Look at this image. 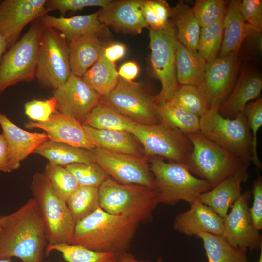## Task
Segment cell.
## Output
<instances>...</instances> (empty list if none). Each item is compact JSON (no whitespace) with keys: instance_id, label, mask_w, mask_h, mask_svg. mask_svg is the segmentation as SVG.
I'll list each match as a JSON object with an SVG mask.
<instances>
[{"instance_id":"cell-1","label":"cell","mask_w":262,"mask_h":262,"mask_svg":"<svg viewBox=\"0 0 262 262\" xmlns=\"http://www.w3.org/2000/svg\"><path fill=\"white\" fill-rule=\"evenodd\" d=\"M47 242L44 221L33 198L14 212L0 216V259L44 262Z\"/></svg>"},{"instance_id":"cell-2","label":"cell","mask_w":262,"mask_h":262,"mask_svg":"<svg viewBox=\"0 0 262 262\" xmlns=\"http://www.w3.org/2000/svg\"><path fill=\"white\" fill-rule=\"evenodd\" d=\"M139 223L100 207L76 223L71 244L101 252H126Z\"/></svg>"},{"instance_id":"cell-3","label":"cell","mask_w":262,"mask_h":262,"mask_svg":"<svg viewBox=\"0 0 262 262\" xmlns=\"http://www.w3.org/2000/svg\"><path fill=\"white\" fill-rule=\"evenodd\" d=\"M100 207L114 215L138 223L150 221L159 203L154 189L137 184L120 183L108 177L98 188Z\"/></svg>"},{"instance_id":"cell-4","label":"cell","mask_w":262,"mask_h":262,"mask_svg":"<svg viewBox=\"0 0 262 262\" xmlns=\"http://www.w3.org/2000/svg\"><path fill=\"white\" fill-rule=\"evenodd\" d=\"M188 137L193 151L186 167L212 188L225 179L247 171L249 160L236 156L206 139L201 133Z\"/></svg>"},{"instance_id":"cell-5","label":"cell","mask_w":262,"mask_h":262,"mask_svg":"<svg viewBox=\"0 0 262 262\" xmlns=\"http://www.w3.org/2000/svg\"><path fill=\"white\" fill-rule=\"evenodd\" d=\"M150 162L159 203L173 205L183 201L190 205L212 188L206 180L196 177L180 164L166 162L158 157Z\"/></svg>"},{"instance_id":"cell-6","label":"cell","mask_w":262,"mask_h":262,"mask_svg":"<svg viewBox=\"0 0 262 262\" xmlns=\"http://www.w3.org/2000/svg\"><path fill=\"white\" fill-rule=\"evenodd\" d=\"M30 189L42 215L49 244H71L76 222L67 203L55 195L44 173L33 175Z\"/></svg>"},{"instance_id":"cell-7","label":"cell","mask_w":262,"mask_h":262,"mask_svg":"<svg viewBox=\"0 0 262 262\" xmlns=\"http://www.w3.org/2000/svg\"><path fill=\"white\" fill-rule=\"evenodd\" d=\"M200 130L206 139L226 151L252 161V136L243 113L230 119L223 116L219 108L212 107L200 118Z\"/></svg>"},{"instance_id":"cell-8","label":"cell","mask_w":262,"mask_h":262,"mask_svg":"<svg viewBox=\"0 0 262 262\" xmlns=\"http://www.w3.org/2000/svg\"><path fill=\"white\" fill-rule=\"evenodd\" d=\"M44 24L37 19L9 49L0 62V94L7 87L35 78Z\"/></svg>"},{"instance_id":"cell-9","label":"cell","mask_w":262,"mask_h":262,"mask_svg":"<svg viewBox=\"0 0 262 262\" xmlns=\"http://www.w3.org/2000/svg\"><path fill=\"white\" fill-rule=\"evenodd\" d=\"M71 73L68 41L58 31L44 25L35 78L43 86L55 90L66 82Z\"/></svg>"},{"instance_id":"cell-10","label":"cell","mask_w":262,"mask_h":262,"mask_svg":"<svg viewBox=\"0 0 262 262\" xmlns=\"http://www.w3.org/2000/svg\"><path fill=\"white\" fill-rule=\"evenodd\" d=\"M131 133L143 147L146 156L164 157L185 167L193 145L187 136L162 123L136 124Z\"/></svg>"},{"instance_id":"cell-11","label":"cell","mask_w":262,"mask_h":262,"mask_svg":"<svg viewBox=\"0 0 262 262\" xmlns=\"http://www.w3.org/2000/svg\"><path fill=\"white\" fill-rule=\"evenodd\" d=\"M149 30L151 62L161 85V90L156 96L157 104L172 99L180 87L175 67L178 40L172 23L164 29Z\"/></svg>"},{"instance_id":"cell-12","label":"cell","mask_w":262,"mask_h":262,"mask_svg":"<svg viewBox=\"0 0 262 262\" xmlns=\"http://www.w3.org/2000/svg\"><path fill=\"white\" fill-rule=\"evenodd\" d=\"M101 102L136 124L160 123L156 112V96L148 95L132 81L119 77L115 87L101 96Z\"/></svg>"},{"instance_id":"cell-13","label":"cell","mask_w":262,"mask_h":262,"mask_svg":"<svg viewBox=\"0 0 262 262\" xmlns=\"http://www.w3.org/2000/svg\"><path fill=\"white\" fill-rule=\"evenodd\" d=\"M92 152L95 162L117 182L154 189V176L146 157L114 152L98 147H96Z\"/></svg>"},{"instance_id":"cell-14","label":"cell","mask_w":262,"mask_h":262,"mask_svg":"<svg viewBox=\"0 0 262 262\" xmlns=\"http://www.w3.org/2000/svg\"><path fill=\"white\" fill-rule=\"evenodd\" d=\"M250 197V192L246 191L234 203L230 213L223 218L221 236L235 247L258 251L262 247V238L251 217L248 207Z\"/></svg>"},{"instance_id":"cell-15","label":"cell","mask_w":262,"mask_h":262,"mask_svg":"<svg viewBox=\"0 0 262 262\" xmlns=\"http://www.w3.org/2000/svg\"><path fill=\"white\" fill-rule=\"evenodd\" d=\"M56 111L68 115L82 124L88 113L101 102L99 94L82 79L72 73L66 82L54 90Z\"/></svg>"},{"instance_id":"cell-16","label":"cell","mask_w":262,"mask_h":262,"mask_svg":"<svg viewBox=\"0 0 262 262\" xmlns=\"http://www.w3.org/2000/svg\"><path fill=\"white\" fill-rule=\"evenodd\" d=\"M236 62L237 54L233 53L207 63L203 84L200 87L212 107L219 108L231 92Z\"/></svg>"},{"instance_id":"cell-17","label":"cell","mask_w":262,"mask_h":262,"mask_svg":"<svg viewBox=\"0 0 262 262\" xmlns=\"http://www.w3.org/2000/svg\"><path fill=\"white\" fill-rule=\"evenodd\" d=\"M28 129L38 128L45 131L49 140L93 151L96 146L87 137L83 125L75 119L55 112L45 122L29 121L25 123Z\"/></svg>"},{"instance_id":"cell-18","label":"cell","mask_w":262,"mask_h":262,"mask_svg":"<svg viewBox=\"0 0 262 262\" xmlns=\"http://www.w3.org/2000/svg\"><path fill=\"white\" fill-rule=\"evenodd\" d=\"M0 125L7 144L8 166L10 172L18 169L21 161L49 140L46 133L30 132L20 128L0 111Z\"/></svg>"},{"instance_id":"cell-19","label":"cell","mask_w":262,"mask_h":262,"mask_svg":"<svg viewBox=\"0 0 262 262\" xmlns=\"http://www.w3.org/2000/svg\"><path fill=\"white\" fill-rule=\"evenodd\" d=\"M143 0H112L98 11V18L103 25L124 33H140L149 28L142 13Z\"/></svg>"},{"instance_id":"cell-20","label":"cell","mask_w":262,"mask_h":262,"mask_svg":"<svg viewBox=\"0 0 262 262\" xmlns=\"http://www.w3.org/2000/svg\"><path fill=\"white\" fill-rule=\"evenodd\" d=\"M44 13L35 9L30 0H4L0 2V34L7 48L14 45L23 29L30 22L41 18Z\"/></svg>"},{"instance_id":"cell-21","label":"cell","mask_w":262,"mask_h":262,"mask_svg":"<svg viewBox=\"0 0 262 262\" xmlns=\"http://www.w3.org/2000/svg\"><path fill=\"white\" fill-rule=\"evenodd\" d=\"M175 230L188 236L201 233L222 235L223 218L198 199L187 211L179 214L173 222Z\"/></svg>"},{"instance_id":"cell-22","label":"cell","mask_w":262,"mask_h":262,"mask_svg":"<svg viewBox=\"0 0 262 262\" xmlns=\"http://www.w3.org/2000/svg\"><path fill=\"white\" fill-rule=\"evenodd\" d=\"M249 179L247 171L230 176L201 194L198 200L224 218L242 195L241 186Z\"/></svg>"},{"instance_id":"cell-23","label":"cell","mask_w":262,"mask_h":262,"mask_svg":"<svg viewBox=\"0 0 262 262\" xmlns=\"http://www.w3.org/2000/svg\"><path fill=\"white\" fill-rule=\"evenodd\" d=\"M98 12L70 17H55L46 14L41 18L44 25L60 32L69 42L79 38L98 35L105 26L98 18Z\"/></svg>"},{"instance_id":"cell-24","label":"cell","mask_w":262,"mask_h":262,"mask_svg":"<svg viewBox=\"0 0 262 262\" xmlns=\"http://www.w3.org/2000/svg\"><path fill=\"white\" fill-rule=\"evenodd\" d=\"M240 2L241 0H231L226 7L219 58L225 57L233 53L237 54L244 39L253 32L243 18Z\"/></svg>"},{"instance_id":"cell-25","label":"cell","mask_w":262,"mask_h":262,"mask_svg":"<svg viewBox=\"0 0 262 262\" xmlns=\"http://www.w3.org/2000/svg\"><path fill=\"white\" fill-rule=\"evenodd\" d=\"M262 89V80L256 74H245L240 78L233 90L219 107L221 115L232 119L243 113L248 102L258 98Z\"/></svg>"},{"instance_id":"cell-26","label":"cell","mask_w":262,"mask_h":262,"mask_svg":"<svg viewBox=\"0 0 262 262\" xmlns=\"http://www.w3.org/2000/svg\"><path fill=\"white\" fill-rule=\"evenodd\" d=\"M86 135L96 146L109 151L143 156L139 142L130 132L119 130H100L83 125Z\"/></svg>"},{"instance_id":"cell-27","label":"cell","mask_w":262,"mask_h":262,"mask_svg":"<svg viewBox=\"0 0 262 262\" xmlns=\"http://www.w3.org/2000/svg\"><path fill=\"white\" fill-rule=\"evenodd\" d=\"M68 45L71 72L80 77L98 61L104 48L98 35L79 38Z\"/></svg>"},{"instance_id":"cell-28","label":"cell","mask_w":262,"mask_h":262,"mask_svg":"<svg viewBox=\"0 0 262 262\" xmlns=\"http://www.w3.org/2000/svg\"><path fill=\"white\" fill-rule=\"evenodd\" d=\"M207 63L198 54L178 41L175 55L176 77L180 85L200 87Z\"/></svg>"},{"instance_id":"cell-29","label":"cell","mask_w":262,"mask_h":262,"mask_svg":"<svg viewBox=\"0 0 262 262\" xmlns=\"http://www.w3.org/2000/svg\"><path fill=\"white\" fill-rule=\"evenodd\" d=\"M156 112L160 123L187 136L200 133V118L173 99L156 104Z\"/></svg>"},{"instance_id":"cell-30","label":"cell","mask_w":262,"mask_h":262,"mask_svg":"<svg viewBox=\"0 0 262 262\" xmlns=\"http://www.w3.org/2000/svg\"><path fill=\"white\" fill-rule=\"evenodd\" d=\"M33 153L63 167L76 163L95 162L92 151L49 140L41 144Z\"/></svg>"},{"instance_id":"cell-31","label":"cell","mask_w":262,"mask_h":262,"mask_svg":"<svg viewBox=\"0 0 262 262\" xmlns=\"http://www.w3.org/2000/svg\"><path fill=\"white\" fill-rule=\"evenodd\" d=\"M171 17L173 25L176 28L178 41L189 49L198 52L201 27L192 7L182 1H180L172 9Z\"/></svg>"},{"instance_id":"cell-32","label":"cell","mask_w":262,"mask_h":262,"mask_svg":"<svg viewBox=\"0 0 262 262\" xmlns=\"http://www.w3.org/2000/svg\"><path fill=\"white\" fill-rule=\"evenodd\" d=\"M136 124L101 102L86 115L82 125L100 130H119L131 133Z\"/></svg>"},{"instance_id":"cell-33","label":"cell","mask_w":262,"mask_h":262,"mask_svg":"<svg viewBox=\"0 0 262 262\" xmlns=\"http://www.w3.org/2000/svg\"><path fill=\"white\" fill-rule=\"evenodd\" d=\"M197 237L203 242L208 262H250L246 250L231 245L221 235L201 233Z\"/></svg>"},{"instance_id":"cell-34","label":"cell","mask_w":262,"mask_h":262,"mask_svg":"<svg viewBox=\"0 0 262 262\" xmlns=\"http://www.w3.org/2000/svg\"><path fill=\"white\" fill-rule=\"evenodd\" d=\"M119 77L115 64L107 60L102 53L98 61L82 77L83 80L101 96L108 94L115 87Z\"/></svg>"},{"instance_id":"cell-35","label":"cell","mask_w":262,"mask_h":262,"mask_svg":"<svg viewBox=\"0 0 262 262\" xmlns=\"http://www.w3.org/2000/svg\"><path fill=\"white\" fill-rule=\"evenodd\" d=\"M52 251H57L67 262H116L119 255L94 251L79 245L57 244H48L46 256Z\"/></svg>"},{"instance_id":"cell-36","label":"cell","mask_w":262,"mask_h":262,"mask_svg":"<svg viewBox=\"0 0 262 262\" xmlns=\"http://www.w3.org/2000/svg\"><path fill=\"white\" fill-rule=\"evenodd\" d=\"M66 203L76 223L100 207L98 189L79 186L70 196Z\"/></svg>"},{"instance_id":"cell-37","label":"cell","mask_w":262,"mask_h":262,"mask_svg":"<svg viewBox=\"0 0 262 262\" xmlns=\"http://www.w3.org/2000/svg\"><path fill=\"white\" fill-rule=\"evenodd\" d=\"M171 99L199 118L212 107L206 95L198 86L180 85Z\"/></svg>"},{"instance_id":"cell-38","label":"cell","mask_w":262,"mask_h":262,"mask_svg":"<svg viewBox=\"0 0 262 262\" xmlns=\"http://www.w3.org/2000/svg\"><path fill=\"white\" fill-rule=\"evenodd\" d=\"M44 174L55 195L66 203L80 186L74 176L65 167L49 162Z\"/></svg>"},{"instance_id":"cell-39","label":"cell","mask_w":262,"mask_h":262,"mask_svg":"<svg viewBox=\"0 0 262 262\" xmlns=\"http://www.w3.org/2000/svg\"><path fill=\"white\" fill-rule=\"evenodd\" d=\"M223 19L201 28L197 52L207 63L218 57L223 39Z\"/></svg>"},{"instance_id":"cell-40","label":"cell","mask_w":262,"mask_h":262,"mask_svg":"<svg viewBox=\"0 0 262 262\" xmlns=\"http://www.w3.org/2000/svg\"><path fill=\"white\" fill-rule=\"evenodd\" d=\"M65 167L74 176L80 186L98 189L109 177L95 162L76 163Z\"/></svg>"},{"instance_id":"cell-41","label":"cell","mask_w":262,"mask_h":262,"mask_svg":"<svg viewBox=\"0 0 262 262\" xmlns=\"http://www.w3.org/2000/svg\"><path fill=\"white\" fill-rule=\"evenodd\" d=\"M141 10L149 28L163 29L172 24V9L165 0H143Z\"/></svg>"},{"instance_id":"cell-42","label":"cell","mask_w":262,"mask_h":262,"mask_svg":"<svg viewBox=\"0 0 262 262\" xmlns=\"http://www.w3.org/2000/svg\"><path fill=\"white\" fill-rule=\"evenodd\" d=\"M223 0H197L193 7V13L200 26L206 27L224 18L226 7Z\"/></svg>"},{"instance_id":"cell-43","label":"cell","mask_w":262,"mask_h":262,"mask_svg":"<svg viewBox=\"0 0 262 262\" xmlns=\"http://www.w3.org/2000/svg\"><path fill=\"white\" fill-rule=\"evenodd\" d=\"M243 113L245 115L252 134L253 140L252 162L257 169H262V164L258 156L257 132L262 125V98L247 104Z\"/></svg>"},{"instance_id":"cell-44","label":"cell","mask_w":262,"mask_h":262,"mask_svg":"<svg viewBox=\"0 0 262 262\" xmlns=\"http://www.w3.org/2000/svg\"><path fill=\"white\" fill-rule=\"evenodd\" d=\"M24 109L32 121L45 122L56 112V100L53 97L46 100H32L26 103Z\"/></svg>"},{"instance_id":"cell-45","label":"cell","mask_w":262,"mask_h":262,"mask_svg":"<svg viewBox=\"0 0 262 262\" xmlns=\"http://www.w3.org/2000/svg\"><path fill=\"white\" fill-rule=\"evenodd\" d=\"M112 0H49L47 8L49 11L58 10L62 15L69 11H77L87 7L98 6L103 8Z\"/></svg>"},{"instance_id":"cell-46","label":"cell","mask_w":262,"mask_h":262,"mask_svg":"<svg viewBox=\"0 0 262 262\" xmlns=\"http://www.w3.org/2000/svg\"><path fill=\"white\" fill-rule=\"evenodd\" d=\"M243 18L253 32L261 33L262 30V0H243L240 2Z\"/></svg>"},{"instance_id":"cell-47","label":"cell","mask_w":262,"mask_h":262,"mask_svg":"<svg viewBox=\"0 0 262 262\" xmlns=\"http://www.w3.org/2000/svg\"><path fill=\"white\" fill-rule=\"evenodd\" d=\"M253 202L249 212L253 225L260 231L262 229V178L258 174L253 182Z\"/></svg>"},{"instance_id":"cell-48","label":"cell","mask_w":262,"mask_h":262,"mask_svg":"<svg viewBox=\"0 0 262 262\" xmlns=\"http://www.w3.org/2000/svg\"><path fill=\"white\" fill-rule=\"evenodd\" d=\"M126 52L125 46L120 43H115L104 47L102 54L110 62H115L124 57Z\"/></svg>"},{"instance_id":"cell-49","label":"cell","mask_w":262,"mask_h":262,"mask_svg":"<svg viewBox=\"0 0 262 262\" xmlns=\"http://www.w3.org/2000/svg\"><path fill=\"white\" fill-rule=\"evenodd\" d=\"M139 71V67L135 62L128 61L121 65L118 73L123 79L132 81L137 76Z\"/></svg>"},{"instance_id":"cell-50","label":"cell","mask_w":262,"mask_h":262,"mask_svg":"<svg viewBox=\"0 0 262 262\" xmlns=\"http://www.w3.org/2000/svg\"><path fill=\"white\" fill-rule=\"evenodd\" d=\"M8 149L6 141L2 133L0 134V171L10 172L8 166Z\"/></svg>"},{"instance_id":"cell-51","label":"cell","mask_w":262,"mask_h":262,"mask_svg":"<svg viewBox=\"0 0 262 262\" xmlns=\"http://www.w3.org/2000/svg\"><path fill=\"white\" fill-rule=\"evenodd\" d=\"M116 262H149L148 261L139 260L132 255L127 252L118 255Z\"/></svg>"},{"instance_id":"cell-52","label":"cell","mask_w":262,"mask_h":262,"mask_svg":"<svg viewBox=\"0 0 262 262\" xmlns=\"http://www.w3.org/2000/svg\"><path fill=\"white\" fill-rule=\"evenodd\" d=\"M7 45L4 37L0 34V62L5 53Z\"/></svg>"},{"instance_id":"cell-53","label":"cell","mask_w":262,"mask_h":262,"mask_svg":"<svg viewBox=\"0 0 262 262\" xmlns=\"http://www.w3.org/2000/svg\"><path fill=\"white\" fill-rule=\"evenodd\" d=\"M260 254L258 262H262V247L260 249Z\"/></svg>"},{"instance_id":"cell-54","label":"cell","mask_w":262,"mask_h":262,"mask_svg":"<svg viewBox=\"0 0 262 262\" xmlns=\"http://www.w3.org/2000/svg\"><path fill=\"white\" fill-rule=\"evenodd\" d=\"M44 262H67L65 260H62V261H44Z\"/></svg>"},{"instance_id":"cell-55","label":"cell","mask_w":262,"mask_h":262,"mask_svg":"<svg viewBox=\"0 0 262 262\" xmlns=\"http://www.w3.org/2000/svg\"><path fill=\"white\" fill-rule=\"evenodd\" d=\"M0 262H12L11 260L0 259Z\"/></svg>"},{"instance_id":"cell-56","label":"cell","mask_w":262,"mask_h":262,"mask_svg":"<svg viewBox=\"0 0 262 262\" xmlns=\"http://www.w3.org/2000/svg\"><path fill=\"white\" fill-rule=\"evenodd\" d=\"M156 262H162V260L160 257L158 258Z\"/></svg>"},{"instance_id":"cell-57","label":"cell","mask_w":262,"mask_h":262,"mask_svg":"<svg viewBox=\"0 0 262 262\" xmlns=\"http://www.w3.org/2000/svg\"><path fill=\"white\" fill-rule=\"evenodd\" d=\"M1 0H0V2Z\"/></svg>"}]
</instances>
